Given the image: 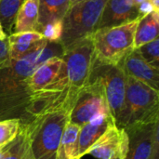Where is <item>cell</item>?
<instances>
[{
  "label": "cell",
  "instance_id": "obj_1",
  "mask_svg": "<svg viewBox=\"0 0 159 159\" xmlns=\"http://www.w3.org/2000/svg\"><path fill=\"white\" fill-rule=\"evenodd\" d=\"M61 61L54 81L44 90L32 96L27 120L50 112H71L78 92L89 83L90 77L94 61L92 35L66 48Z\"/></svg>",
  "mask_w": 159,
  "mask_h": 159
},
{
  "label": "cell",
  "instance_id": "obj_2",
  "mask_svg": "<svg viewBox=\"0 0 159 159\" xmlns=\"http://www.w3.org/2000/svg\"><path fill=\"white\" fill-rule=\"evenodd\" d=\"M60 42H48L33 52L16 60H9L0 68V120H27V111L32 101L28 79L46 61L62 56Z\"/></svg>",
  "mask_w": 159,
  "mask_h": 159
},
{
  "label": "cell",
  "instance_id": "obj_3",
  "mask_svg": "<svg viewBox=\"0 0 159 159\" xmlns=\"http://www.w3.org/2000/svg\"><path fill=\"white\" fill-rule=\"evenodd\" d=\"M68 111L42 114L25 123L34 159H57V152L64 128L69 122Z\"/></svg>",
  "mask_w": 159,
  "mask_h": 159
},
{
  "label": "cell",
  "instance_id": "obj_4",
  "mask_svg": "<svg viewBox=\"0 0 159 159\" xmlns=\"http://www.w3.org/2000/svg\"><path fill=\"white\" fill-rule=\"evenodd\" d=\"M140 19L95 31L92 34L94 60L103 64H120L134 49V34Z\"/></svg>",
  "mask_w": 159,
  "mask_h": 159
},
{
  "label": "cell",
  "instance_id": "obj_5",
  "mask_svg": "<svg viewBox=\"0 0 159 159\" xmlns=\"http://www.w3.org/2000/svg\"><path fill=\"white\" fill-rule=\"evenodd\" d=\"M107 1L85 0L69 7L62 19L63 32L60 41L64 49L93 34Z\"/></svg>",
  "mask_w": 159,
  "mask_h": 159
},
{
  "label": "cell",
  "instance_id": "obj_6",
  "mask_svg": "<svg viewBox=\"0 0 159 159\" xmlns=\"http://www.w3.org/2000/svg\"><path fill=\"white\" fill-rule=\"evenodd\" d=\"M90 77L102 83L116 126L125 129L127 126L126 75L122 68L119 65L103 64L94 60Z\"/></svg>",
  "mask_w": 159,
  "mask_h": 159
},
{
  "label": "cell",
  "instance_id": "obj_7",
  "mask_svg": "<svg viewBox=\"0 0 159 159\" xmlns=\"http://www.w3.org/2000/svg\"><path fill=\"white\" fill-rule=\"evenodd\" d=\"M126 111L127 126L159 121V91L126 75Z\"/></svg>",
  "mask_w": 159,
  "mask_h": 159
},
{
  "label": "cell",
  "instance_id": "obj_8",
  "mask_svg": "<svg viewBox=\"0 0 159 159\" xmlns=\"http://www.w3.org/2000/svg\"><path fill=\"white\" fill-rule=\"evenodd\" d=\"M102 115H111L104 89L98 79L89 77V83L77 94L69 122L81 127Z\"/></svg>",
  "mask_w": 159,
  "mask_h": 159
},
{
  "label": "cell",
  "instance_id": "obj_9",
  "mask_svg": "<svg viewBox=\"0 0 159 159\" xmlns=\"http://www.w3.org/2000/svg\"><path fill=\"white\" fill-rule=\"evenodd\" d=\"M159 121L127 126L129 138L125 159H159Z\"/></svg>",
  "mask_w": 159,
  "mask_h": 159
},
{
  "label": "cell",
  "instance_id": "obj_10",
  "mask_svg": "<svg viewBox=\"0 0 159 159\" xmlns=\"http://www.w3.org/2000/svg\"><path fill=\"white\" fill-rule=\"evenodd\" d=\"M128 144L129 138L126 130L114 124L88 149L86 155L97 159H125Z\"/></svg>",
  "mask_w": 159,
  "mask_h": 159
},
{
  "label": "cell",
  "instance_id": "obj_11",
  "mask_svg": "<svg viewBox=\"0 0 159 159\" xmlns=\"http://www.w3.org/2000/svg\"><path fill=\"white\" fill-rule=\"evenodd\" d=\"M140 18L142 17L133 0H108L103 8L97 30L122 25Z\"/></svg>",
  "mask_w": 159,
  "mask_h": 159
},
{
  "label": "cell",
  "instance_id": "obj_12",
  "mask_svg": "<svg viewBox=\"0 0 159 159\" xmlns=\"http://www.w3.org/2000/svg\"><path fill=\"white\" fill-rule=\"evenodd\" d=\"M118 65L126 75L133 77L159 91V69L149 64L136 49L127 55Z\"/></svg>",
  "mask_w": 159,
  "mask_h": 159
},
{
  "label": "cell",
  "instance_id": "obj_13",
  "mask_svg": "<svg viewBox=\"0 0 159 159\" xmlns=\"http://www.w3.org/2000/svg\"><path fill=\"white\" fill-rule=\"evenodd\" d=\"M114 124L115 120L111 115H102L80 127L78 135L79 159L86 155L88 149Z\"/></svg>",
  "mask_w": 159,
  "mask_h": 159
},
{
  "label": "cell",
  "instance_id": "obj_14",
  "mask_svg": "<svg viewBox=\"0 0 159 159\" xmlns=\"http://www.w3.org/2000/svg\"><path fill=\"white\" fill-rule=\"evenodd\" d=\"M61 62V57L50 58L32 74L28 79V88L33 95L44 90L54 81L59 74Z\"/></svg>",
  "mask_w": 159,
  "mask_h": 159
},
{
  "label": "cell",
  "instance_id": "obj_15",
  "mask_svg": "<svg viewBox=\"0 0 159 159\" xmlns=\"http://www.w3.org/2000/svg\"><path fill=\"white\" fill-rule=\"evenodd\" d=\"M71 0H39L36 32L46 24L62 20L70 7Z\"/></svg>",
  "mask_w": 159,
  "mask_h": 159
},
{
  "label": "cell",
  "instance_id": "obj_16",
  "mask_svg": "<svg viewBox=\"0 0 159 159\" xmlns=\"http://www.w3.org/2000/svg\"><path fill=\"white\" fill-rule=\"evenodd\" d=\"M158 35L159 12L154 11L139 20L134 34V49L158 38Z\"/></svg>",
  "mask_w": 159,
  "mask_h": 159
},
{
  "label": "cell",
  "instance_id": "obj_17",
  "mask_svg": "<svg viewBox=\"0 0 159 159\" xmlns=\"http://www.w3.org/2000/svg\"><path fill=\"white\" fill-rule=\"evenodd\" d=\"M38 7L39 0H24L13 26L14 33L36 31Z\"/></svg>",
  "mask_w": 159,
  "mask_h": 159
},
{
  "label": "cell",
  "instance_id": "obj_18",
  "mask_svg": "<svg viewBox=\"0 0 159 159\" xmlns=\"http://www.w3.org/2000/svg\"><path fill=\"white\" fill-rule=\"evenodd\" d=\"M80 126L68 122L59 144L57 159H79L78 157V135Z\"/></svg>",
  "mask_w": 159,
  "mask_h": 159
},
{
  "label": "cell",
  "instance_id": "obj_19",
  "mask_svg": "<svg viewBox=\"0 0 159 159\" xmlns=\"http://www.w3.org/2000/svg\"><path fill=\"white\" fill-rule=\"evenodd\" d=\"M2 159H34L31 150L25 123H21L17 137L11 143L7 152Z\"/></svg>",
  "mask_w": 159,
  "mask_h": 159
},
{
  "label": "cell",
  "instance_id": "obj_20",
  "mask_svg": "<svg viewBox=\"0 0 159 159\" xmlns=\"http://www.w3.org/2000/svg\"><path fill=\"white\" fill-rule=\"evenodd\" d=\"M24 0H0V24L7 35L12 32L18 12Z\"/></svg>",
  "mask_w": 159,
  "mask_h": 159
},
{
  "label": "cell",
  "instance_id": "obj_21",
  "mask_svg": "<svg viewBox=\"0 0 159 159\" xmlns=\"http://www.w3.org/2000/svg\"><path fill=\"white\" fill-rule=\"evenodd\" d=\"M21 121L20 119L0 120V149L10 143L18 135Z\"/></svg>",
  "mask_w": 159,
  "mask_h": 159
},
{
  "label": "cell",
  "instance_id": "obj_22",
  "mask_svg": "<svg viewBox=\"0 0 159 159\" xmlns=\"http://www.w3.org/2000/svg\"><path fill=\"white\" fill-rule=\"evenodd\" d=\"M136 50L149 64L159 69V38L139 47Z\"/></svg>",
  "mask_w": 159,
  "mask_h": 159
},
{
  "label": "cell",
  "instance_id": "obj_23",
  "mask_svg": "<svg viewBox=\"0 0 159 159\" xmlns=\"http://www.w3.org/2000/svg\"><path fill=\"white\" fill-rule=\"evenodd\" d=\"M63 32L62 20H56L46 24L39 30V33L48 42H60Z\"/></svg>",
  "mask_w": 159,
  "mask_h": 159
},
{
  "label": "cell",
  "instance_id": "obj_24",
  "mask_svg": "<svg viewBox=\"0 0 159 159\" xmlns=\"http://www.w3.org/2000/svg\"><path fill=\"white\" fill-rule=\"evenodd\" d=\"M44 39L43 35L36 31L32 32H22V33H13L7 35L8 45H20V44H32L36 43Z\"/></svg>",
  "mask_w": 159,
  "mask_h": 159
},
{
  "label": "cell",
  "instance_id": "obj_25",
  "mask_svg": "<svg viewBox=\"0 0 159 159\" xmlns=\"http://www.w3.org/2000/svg\"><path fill=\"white\" fill-rule=\"evenodd\" d=\"M46 42H47V40L44 38L36 43H32V44L9 45V60L20 59V58L33 52L34 50H35L42 45H44Z\"/></svg>",
  "mask_w": 159,
  "mask_h": 159
},
{
  "label": "cell",
  "instance_id": "obj_26",
  "mask_svg": "<svg viewBox=\"0 0 159 159\" xmlns=\"http://www.w3.org/2000/svg\"><path fill=\"white\" fill-rule=\"evenodd\" d=\"M9 61V45L7 38L0 40V68Z\"/></svg>",
  "mask_w": 159,
  "mask_h": 159
},
{
  "label": "cell",
  "instance_id": "obj_27",
  "mask_svg": "<svg viewBox=\"0 0 159 159\" xmlns=\"http://www.w3.org/2000/svg\"><path fill=\"white\" fill-rule=\"evenodd\" d=\"M138 12L140 14L141 17H143V16H146V15H149L151 13H153L155 11V8L154 7L152 6L151 2L149 0H146V1H143V3H141L138 7ZM157 12V11H156Z\"/></svg>",
  "mask_w": 159,
  "mask_h": 159
},
{
  "label": "cell",
  "instance_id": "obj_28",
  "mask_svg": "<svg viewBox=\"0 0 159 159\" xmlns=\"http://www.w3.org/2000/svg\"><path fill=\"white\" fill-rule=\"evenodd\" d=\"M152 4V6L155 8V11L159 12V0H149Z\"/></svg>",
  "mask_w": 159,
  "mask_h": 159
},
{
  "label": "cell",
  "instance_id": "obj_29",
  "mask_svg": "<svg viewBox=\"0 0 159 159\" xmlns=\"http://www.w3.org/2000/svg\"><path fill=\"white\" fill-rule=\"evenodd\" d=\"M7 34L5 33L2 25L0 24V40H4V39H7Z\"/></svg>",
  "mask_w": 159,
  "mask_h": 159
},
{
  "label": "cell",
  "instance_id": "obj_30",
  "mask_svg": "<svg viewBox=\"0 0 159 159\" xmlns=\"http://www.w3.org/2000/svg\"><path fill=\"white\" fill-rule=\"evenodd\" d=\"M82 1H85V0H71V2H70V7L75 5V4H77V3H79V2H82Z\"/></svg>",
  "mask_w": 159,
  "mask_h": 159
},
{
  "label": "cell",
  "instance_id": "obj_31",
  "mask_svg": "<svg viewBox=\"0 0 159 159\" xmlns=\"http://www.w3.org/2000/svg\"><path fill=\"white\" fill-rule=\"evenodd\" d=\"M143 1H146V0H133V3H134V4H135L137 7H138V6H139L141 3H143Z\"/></svg>",
  "mask_w": 159,
  "mask_h": 159
},
{
  "label": "cell",
  "instance_id": "obj_32",
  "mask_svg": "<svg viewBox=\"0 0 159 159\" xmlns=\"http://www.w3.org/2000/svg\"><path fill=\"white\" fill-rule=\"evenodd\" d=\"M113 159H119V158H113Z\"/></svg>",
  "mask_w": 159,
  "mask_h": 159
}]
</instances>
